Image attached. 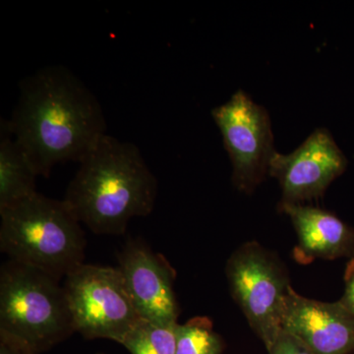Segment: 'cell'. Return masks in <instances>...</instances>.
Wrapping results in <instances>:
<instances>
[{
  "label": "cell",
  "instance_id": "6da1fadb",
  "mask_svg": "<svg viewBox=\"0 0 354 354\" xmlns=\"http://www.w3.org/2000/svg\"><path fill=\"white\" fill-rule=\"evenodd\" d=\"M9 130L39 176L53 167L80 162L106 134L101 104L67 67H44L21 81Z\"/></svg>",
  "mask_w": 354,
  "mask_h": 354
},
{
  "label": "cell",
  "instance_id": "7a4b0ae2",
  "mask_svg": "<svg viewBox=\"0 0 354 354\" xmlns=\"http://www.w3.org/2000/svg\"><path fill=\"white\" fill-rule=\"evenodd\" d=\"M157 194L138 147L106 134L79 162L64 200L94 234L121 235L132 218L152 213Z\"/></svg>",
  "mask_w": 354,
  "mask_h": 354
},
{
  "label": "cell",
  "instance_id": "3957f363",
  "mask_svg": "<svg viewBox=\"0 0 354 354\" xmlns=\"http://www.w3.org/2000/svg\"><path fill=\"white\" fill-rule=\"evenodd\" d=\"M0 249L9 260L62 281L84 264L86 237L64 200L36 194L0 209Z\"/></svg>",
  "mask_w": 354,
  "mask_h": 354
},
{
  "label": "cell",
  "instance_id": "277c9868",
  "mask_svg": "<svg viewBox=\"0 0 354 354\" xmlns=\"http://www.w3.org/2000/svg\"><path fill=\"white\" fill-rule=\"evenodd\" d=\"M0 330L39 353L75 332L64 285L48 272L8 260L0 271Z\"/></svg>",
  "mask_w": 354,
  "mask_h": 354
},
{
  "label": "cell",
  "instance_id": "5b68a950",
  "mask_svg": "<svg viewBox=\"0 0 354 354\" xmlns=\"http://www.w3.org/2000/svg\"><path fill=\"white\" fill-rule=\"evenodd\" d=\"M225 276L234 301L267 351L281 332L290 276L281 258L258 242L237 248L225 265Z\"/></svg>",
  "mask_w": 354,
  "mask_h": 354
},
{
  "label": "cell",
  "instance_id": "8992f818",
  "mask_svg": "<svg viewBox=\"0 0 354 354\" xmlns=\"http://www.w3.org/2000/svg\"><path fill=\"white\" fill-rule=\"evenodd\" d=\"M64 288L75 332L86 339L122 344L143 319L133 304L118 268L81 265Z\"/></svg>",
  "mask_w": 354,
  "mask_h": 354
},
{
  "label": "cell",
  "instance_id": "52a82bcc",
  "mask_svg": "<svg viewBox=\"0 0 354 354\" xmlns=\"http://www.w3.org/2000/svg\"><path fill=\"white\" fill-rule=\"evenodd\" d=\"M212 116L232 162L234 185L251 194L269 174L276 153L269 113L239 90L230 101L214 109Z\"/></svg>",
  "mask_w": 354,
  "mask_h": 354
},
{
  "label": "cell",
  "instance_id": "ba28073f",
  "mask_svg": "<svg viewBox=\"0 0 354 354\" xmlns=\"http://www.w3.org/2000/svg\"><path fill=\"white\" fill-rule=\"evenodd\" d=\"M346 167L348 160L329 130L318 128L292 153L283 155L276 151L269 176L279 181L281 202L301 204L322 197Z\"/></svg>",
  "mask_w": 354,
  "mask_h": 354
},
{
  "label": "cell",
  "instance_id": "9c48e42d",
  "mask_svg": "<svg viewBox=\"0 0 354 354\" xmlns=\"http://www.w3.org/2000/svg\"><path fill=\"white\" fill-rule=\"evenodd\" d=\"M120 270L133 304L143 320L177 323L179 305L174 290L176 271L145 242L129 239L118 255Z\"/></svg>",
  "mask_w": 354,
  "mask_h": 354
},
{
  "label": "cell",
  "instance_id": "30bf717a",
  "mask_svg": "<svg viewBox=\"0 0 354 354\" xmlns=\"http://www.w3.org/2000/svg\"><path fill=\"white\" fill-rule=\"evenodd\" d=\"M281 330L311 354H354V316L339 301L309 299L291 288Z\"/></svg>",
  "mask_w": 354,
  "mask_h": 354
},
{
  "label": "cell",
  "instance_id": "8fae6325",
  "mask_svg": "<svg viewBox=\"0 0 354 354\" xmlns=\"http://www.w3.org/2000/svg\"><path fill=\"white\" fill-rule=\"evenodd\" d=\"M279 211L290 216L298 244L293 257L307 265L316 259L354 258V228L326 209L291 203H279Z\"/></svg>",
  "mask_w": 354,
  "mask_h": 354
},
{
  "label": "cell",
  "instance_id": "7c38bea8",
  "mask_svg": "<svg viewBox=\"0 0 354 354\" xmlns=\"http://www.w3.org/2000/svg\"><path fill=\"white\" fill-rule=\"evenodd\" d=\"M39 174L31 160L9 130L0 123V209L12 206L37 193Z\"/></svg>",
  "mask_w": 354,
  "mask_h": 354
},
{
  "label": "cell",
  "instance_id": "4fadbf2b",
  "mask_svg": "<svg viewBox=\"0 0 354 354\" xmlns=\"http://www.w3.org/2000/svg\"><path fill=\"white\" fill-rule=\"evenodd\" d=\"M177 324L158 325L142 320L121 344L131 354H176Z\"/></svg>",
  "mask_w": 354,
  "mask_h": 354
},
{
  "label": "cell",
  "instance_id": "5bb4252c",
  "mask_svg": "<svg viewBox=\"0 0 354 354\" xmlns=\"http://www.w3.org/2000/svg\"><path fill=\"white\" fill-rule=\"evenodd\" d=\"M223 342L208 317H194L176 326V354H221Z\"/></svg>",
  "mask_w": 354,
  "mask_h": 354
},
{
  "label": "cell",
  "instance_id": "9a60e30c",
  "mask_svg": "<svg viewBox=\"0 0 354 354\" xmlns=\"http://www.w3.org/2000/svg\"><path fill=\"white\" fill-rule=\"evenodd\" d=\"M268 353L269 354H311L297 339H293L283 330Z\"/></svg>",
  "mask_w": 354,
  "mask_h": 354
},
{
  "label": "cell",
  "instance_id": "2e32d148",
  "mask_svg": "<svg viewBox=\"0 0 354 354\" xmlns=\"http://www.w3.org/2000/svg\"><path fill=\"white\" fill-rule=\"evenodd\" d=\"M0 354H38L25 342L18 337L0 330Z\"/></svg>",
  "mask_w": 354,
  "mask_h": 354
},
{
  "label": "cell",
  "instance_id": "e0dca14e",
  "mask_svg": "<svg viewBox=\"0 0 354 354\" xmlns=\"http://www.w3.org/2000/svg\"><path fill=\"white\" fill-rule=\"evenodd\" d=\"M339 302L354 316V258H351L346 265L344 272V292Z\"/></svg>",
  "mask_w": 354,
  "mask_h": 354
},
{
  "label": "cell",
  "instance_id": "ac0fdd59",
  "mask_svg": "<svg viewBox=\"0 0 354 354\" xmlns=\"http://www.w3.org/2000/svg\"><path fill=\"white\" fill-rule=\"evenodd\" d=\"M97 354H101V353H97Z\"/></svg>",
  "mask_w": 354,
  "mask_h": 354
}]
</instances>
